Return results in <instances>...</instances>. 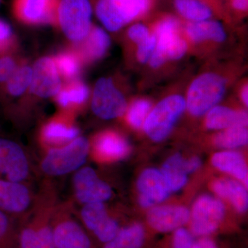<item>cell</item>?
Listing matches in <instances>:
<instances>
[{
    "label": "cell",
    "instance_id": "obj_33",
    "mask_svg": "<svg viewBox=\"0 0 248 248\" xmlns=\"http://www.w3.org/2000/svg\"><path fill=\"white\" fill-rule=\"evenodd\" d=\"M151 104L145 99L135 101L129 108L128 121L129 124L135 128H140L146 120L151 110Z\"/></svg>",
    "mask_w": 248,
    "mask_h": 248
},
{
    "label": "cell",
    "instance_id": "obj_22",
    "mask_svg": "<svg viewBox=\"0 0 248 248\" xmlns=\"http://www.w3.org/2000/svg\"><path fill=\"white\" fill-rule=\"evenodd\" d=\"M213 166L248 184V166L242 155L236 152H220L212 159Z\"/></svg>",
    "mask_w": 248,
    "mask_h": 248
},
{
    "label": "cell",
    "instance_id": "obj_41",
    "mask_svg": "<svg viewBox=\"0 0 248 248\" xmlns=\"http://www.w3.org/2000/svg\"><path fill=\"white\" fill-rule=\"evenodd\" d=\"M232 4L235 9L245 11L248 9V0H232Z\"/></svg>",
    "mask_w": 248,
    "mask_h": 248
},
{
    "label": "cell",
    "instance_id": "obj_25",
    "mask_svg": "<svg viewBox=\"0 0 248 248\" xmlns=\"http://www.w3.org/2000/svg\"><path fill=\"white\" fill-rule=\"evenodd\" d=\"M22 248H55L53 231L48 227H44L38 231L24 230L21 234Z\"/></svg>",
    "mask_w": 248,
    "mask_h": 248
},
{
    "label": "cell",
    "instance_id": "obj_8",
    "mask_svg": "<svg viewBox=\"0 0 248 248\" xmlns=\"http://www.w3.org/2000/svg\"><path fill=\"white\" fill-rule=\"evenodd\" d=\"M127 104L122 93L112 80L101 78L93 92L92 109L94 113L104 120L117 118L126 110Z\"/></svg>",
    "mask_w": 248,
    "mask_h": 248
},
{
    "label": "cell",
    "instance_id": "obj_34",
    "mask_svg": "<svg viewBox=\"0 0 248 248\" xmlns=\"http://www.w3.org/2000/svg\"><path fill=\"white\" fill-rule=\"evenodd\" d=\"M194 241L192 233L184 228L174 231L172 239V248H192Z\"/></svg>",
    "mask_w": 248,
    "mask_h": 248
},
{
    "label": "cell",
    "instance_id": "obj_30",
    "mask_svg": "<svg viewBox=\"0 0 248 248\" xmlns=\"http://www.w3.org/2000/svg\"><path fill=\"white\" fill-rule=\"evenodd\" d=\"M248 141V130L246 126H234L226 128L215 138L217 146L222 148H234L245 146Z\"/></svg>",
    "mask_w": 248,
    "mask_h": 248
},
{
    "label": "cell",
    "instance_id": "obj_14",
    "mask_svg": "<svg viewBox=\"0 0 248 248\" xmlns=\"http://www.w3.org/2000/svg\"><path fill=\"white\" fill-rule=\"evenodd\" d=\"M140 203L144 208L163 202L169 197L170 190L162 172L150 169L143 171L138 179Z\"/></svg>",
    "mask_w": 248,
    "mask_h": 248
},
{
    "label": "cell",
    "instance_id": "obj_29",
    "mask_svg": "<svg viewBox=\"0 0 248 248\" xmlns=\"http://www.w3.org/2000/svg\"><path fill=\"white\" fill-rule=\"evenodd\" d=\"M79 130L76 127L68 126L60 122H50L44 129L43 135L46 141L50 143H64L73 141L78 138Z\"/></svg>",
    "mask_w": 248,
    "mask_h": 248
},
{
    "label": "cell",
    "instance_id": "obj_37",
    "mask_svg": "<svg viewBox=\"0 0 248 248\" xmlns=\"http://www.w3.org/2000/svg\"><path fill=\"white\" fill-rule=\"evenodd\" d=\"M12 29L9 23L0 19V52L9 48L13 42Z\"/></svg>",
    "mask_w": 248,
    "mask_h": 248
},
{
    "label": "cell",
    "instance_id": "obj_11",
    "mask_svg": "<svg viewBox=\"0 0 248 248\" xmlns=\"http://www.w3.org/2000/svg\"><path fill=\"white\" fill-rule=\"evenodd\" d=\"M58 0H14L15 14L29 24L57 23Z\"/></svg>",
    "mask_w": 248,
    "mask_h": 248
},
{
    "label": "cell",
    "instance_id": "obj_12",
    "mask_svg": "<svg viewBox=\"0 0 248 248\" xmlns=\"http://www.w3.org/2000/svg\"><path fill=\"white\" fill-rule=\"evenodd\" d=\"M29 165L25 155L17 143L0 138V173L11 182L25 179Z\"/></svg>",
    "mask_w": 248,
    "mask_h": 248
},
{
    "label": "cell",
    "instance_id": "obj_15",
    "mask_svg": "<svg viewBox=\"0 0 248 248\" xmlns=\"http://www.w3.org/2000/svg\"><path fill=\"white\" fill-rule=\"evenodd\" d=\"M187 208L178 205H164L152 209L148 214V224L155 231L169 232L182 228L190 220Z\"/></svg>",
    "mask_w": 248,
    "mask_h": 248
},
{
    "label": "cell",
    "instance_id": "obj_38",
    "mask_svg": "<svg viewBox=\"0 0 248 248\" xmlns=\"http://www.w3.org/2000/svg\"><path fill=\"white\" fill-rule=\"evenodd\" d=\"M129 37L138 45L143 43L151 36L149 31L146 26L141 24H136L129 29Z\"/></svg>",
    "mask_w": 248,
    "mask_h": 248
},
{
    "label": "cell",
    "instance_id": "obj_40",
    "mask_svg": "<svg viewBox=\"0 0 248 248\" xmlns=\"http://www.w3.org/2000/svg\"><path fill=\"white\" fill-rule=\"evenodd\" d=\"M8 218L6 215L0 210V239L2 237L8 230Z\"/></svg>",
    "mask_w": 248,
    "mask_h": 248
},
{
    "label": "cell",
    "instance_id": "obj_17",
    "mask_svg": "<svg viewBox=\"0 0 248 248\" xmlns=\"http://www.w3.org/2000/svg\"><path fill=\"white\" fill-rule=\"evenodd\" d=\"M30 202L29 190L18 182L0 179V209L19 213L25 210Z\"/></svg>",
    "mask_w": 248,
    "mask_h": 248
},
{
    "label": "cell",
    "instance_id": "obj_1",
    "mask_svg": "<svg viewBox=\"0 0 248 248\" xmlns=\"http://www.w3.org/2000/svg\"><path fill=\"white\" fill-rule=\"evenodd\" d=\"M92 16L90 0H58L57 23L72 42H81L89 35Z\"/></svg>",
    "mask_w": 248,
    "mask_h": 248
},
{
    "label": "cell",
    "instance_id": "obj_21",
    "mask_svg": "<svg viewBox=\"0 0 248 248\" xmlns=\"http://www.w3.org/2000/svg\"><path fill=\"white\" fill-rule=\"evenodd\" d=\"M247 125V112L233 110L226 107L213 108L206 117V126L215 130Z\"/></svg>",
    "mask_w": 248,
    "mask_h": 248
},
{
    "label": "cell",
    "instance_id": "obj_16",
    "mask_svg": "<svg viewBox=\"0 0 248 248\" xmlns=\"http://www.w3.org/2000/svg\"><path fill=\"white\" fill-rule=\"evenodd\" d=\"M202 165L200 158L197 156L186 160L177 154L173 155L164 163L162 168L163 175L170 191L182 188L187 182V175L195 172Z\"/></svg>",
    "mask_w": 248,
    "mask_h": 248
},
{
    "label": "cell",
    "instance_id": "obj_2",
    "mask_svg": "<svg viewBox=\"0 0 248 248\" xmlns=\"http://www.w3.org/2000/svg\"><path fill=\"white\" fill-rule=\"evenodd\" d=\"M148 0H98L95 12L106 29L112 32L145 14Z\"/></svg>",
    "mask_w": 248,
    "mask_h": 248
},
{
    "label": "cell",
    "instance_id": "obj_42",
    "mask_svg": "<svg viewBox=\"0 0 248 248\" xmlns=\"http://www.w3.org/2000/svg\"><path fill=\"white\" fill-rule=\"evenodd\" d=\"M248 86H245L244 89H243L242 92H241V97H242L243 102L246 106H248Z\"/></svg>",
    "mask_w": 248,
    "mask_h": 248
},
{
    "label": "cell",
    "instance_id": "obj_39",
    "mask_svg": "<svg viewBox=\"0 0 248 248\" xmlns=\"http://www.w3.org/2000/svg\"><path fill=\"white\" fill-rule=\"evenodd\" d=\"M192 248H218V247L213 240L204 236L194 243Z\"/></svg>",
    "mask_w": 248,
    "mask_h": 248
},
{
    "label": "cell",
    "instance_id": "obj_7",
    "mask_svg": "<svg viewBox=\"0 0 248 248\" xmlns=\"http://www.w3.org/2000/svg\"><path fill=\"white\" fill-rule=\"evenodd\" d=\"M224 215L225 207L221 201L211 196H202L192 209L191 233L202 237L213 234L221 225Z\"/></svg>",
    "mask_w": 248,
    "mask_h": 248
},
{
    "label": "cell",
    "instance_id": "obj_6",
    "mask_svg": "<svg viewBox=\"0 0 248 248\" xmlns=\"http://www.w3.org/2000/svg\"><path fill=\"white\" fill-rule=\"evenodd\" d=\"M89 143L77 138L66 146L50 150L42 162V169L50 175H62L78 169L86 161Z\"/></svg>",
    "mask_w": 248,
    "mask_h": 248
},
{
    "label": "cell",
    "instance_id": "obj_18",
    "mask_svg": "<svg viewBox=\"0 0 248 248\" xmlns=\"http://www.w3.org/2000/svg\"><path fill=\"white\" fill-rule=\"evenodd\" d=\"M55 248H91V241L79 225L73 221L60 223L53 231Z\"/></svg>",
    "mask_w": 248,
    "mask_h": 248
},
{
    "label": "cell",
    "instance_id": "obj_9",
    "mask_svg": "<svg viewBox=\"0 0 248 248\" xmlns=\"http://www.w3.org/2000/svg\"><path fill=\"white\" fill-rule=\"evenodd\" d=\"M30 86L31 92L40 97H50L58 94L61 89V79L53 60L42 58L36 62Z\"/></svg>",
    "mask_w": 248,
    "mask_h": 248
},
{
    "label": "cell",
    "instance_id": "obj_10",
    "mask_svg": "<svg viewBox=\"0 0 248 248\" xmlns=\"http://www.w3.org/2000/svg\"><path fill=\"white\" fill-rule=\"evenodd\" d=\"M76 196L82 203H102L112 195L110 186L97 177L94 170L84 168L74 177Z\"/></svg>",
    "mask_w": 248,
    "mask_h": 248
},
{
    "label": "cell",
    "instance_id": "obj_24",
    "mask_svg": "<svg viewBox=\"0 0 248 248\" xmlns=\"http://www.w3.org/2000/svg\"><path fill=\"white\" fill-rule=\"evenodd\" d=\"M186 32L191 40L195 42L204 40L223 42L226 37L223 26L216 21L204 20L190 23L186 28Z\"/></svg>",
    "mask_w": 248,
    "mask_h": 248
},
{
    "label": "cell",
    "instance_id": "obj_13",
    "mask_svg": "<svg viewBox=\"0 0 248 248\" xmlns=\"http://www.w3.org/2000/svg\"><path fill=\"white\" fill-rule=\"evenodd\" d=\"M85 225L102 242L111 241L118 234V223L108 216L102 203H87L81 212Z\"/></svg>",
    "mask_w": 248,
    "mask_h": 248
},
{
    "label": "cell",
    "instance_id": "obj_27",
    "mask_svg": "<svg viewBox=\"0 0 248 248\" xmlns=\"http://www.w3.org/2000/svg\"><path fill=\"white\" fill-rule=\"evenodd\" d=\"M56 95L57 101L62 107L80 105L89 97V90L84 83L76 81L60 89Z\"/></svg>",
    "mask_w": 248,
    "mask_h": 248
},
{
    "label": "cell",
    "instance_id": "obj_32",
    "mask_svg": "<svg viewBox=\"0 0 248 248\" xmlns=\"http://www.w3.org/2000/svg\"><path fill=\"white\" fill-rule=\"evenodd\" d=\"M54 62L60 74L66 79H73L79 75L81 66L79 55L70 52L62 53Z\"/></svg>",
    "mask_w": 248,
    "mask_h": 248
},
{
    "label": "cell",
    "instance_id": "obj_28",
    "mask_svg": "<svg viewBox=\"0 0 248 248\" xmlns=\"http://www.w3.org/2000/svg\"><path fill=\"white\" fill-rule=\"evenodd\" d=\"M144 240V228L139 223L120 230L113 239L118 248H141Z\"/></svg>",
    "mask_w": 248,
    "mask_h": 248
},
{
    "label": "cell",
    "instance_id": "obj_26",
    "mask_svg": "<svg viewBox=\"0 0 248 248\" xmlns=\"http://www.w3.org/2000/svg\"><path fill=\"white\" fill-rule=\"evenodd\" d=\"M174 6L181 16L192 22L207 20L212 16L210 8L200 0H174Z\"/></svg>",
    "mask_w": 248,
    "mask_h": 248
},
{
    "label": "cell",
    "instance_id": "obj_36",
    "mask_svg": "<svg viewBox=\"0 0 248 248\" xmlns=\"http://www.w3.org/2000/svg\"><path fill=\"white\" fill-rule=\"evenodd\" d=\"M17 68L14 59L9 56L0 58V83L7 82Z\"/></svg>",
    "mask_w": 248,
    "mask_h": 248
},
{
    "label": "cell",
    "instance_id": "obj_23",
    "mask_svg": "<svg viewBox=\"0 0 248 248\" xmlns=\"http://www.w3.org/2000/svg\"><path fill=\"white\" fill-rule=\"evenodd\" d=\"M96 149L103 157L120 159L130 152V146L125 139L114 133L103 134L96 141Z\"/></svg>",
    "mask_w": 248,
    "mask_h": 248
},
{
    "label": "cell",
    "instance_id": "obj_20",
    "mask_svg": "<svg viewBox=\"0 0 248 248\" xmlns=\"http://www.w3.org/2000/svg\"><path fill=\"white\" fill-rule=\"evenodd\" d=\"M79 57L87 61H93L102 58L107 53L110 45L108 35L102 29L92 27L89 35L81 41Z\"/></svg>",
    "mask_w": 248,
    "mask_h": 248
},
{
    "label": "cell",
    "instance_id": "obj_19",
    "mask_svg": "<svg viewBox=\"0 0 248 248\" xmlns=\"http://www.w3.org/2000/svg\"><path fill=\"white\" fill-rule=\"evenodd\" d=\"M213 189L219 197L229 201L239 213L247 210L248 192L242 184L232 179H221L213 183Z\"/></svg>",
    "mask_w": 248,
    "mask_h": 248
},
{
    "label": "cell",
    "instance_id": "obj_31",
    "mask_svg": "<svg viewBox=\"0 0 248 248\" xmlns=\"http://www.w3.org/2000/svg\"><path fill=\"white\" fill-rule=\"evenodd\" d=\"M32 68L29 66L17 67L6 82L8 92L13 96L21 95L30 86L32 80Z\"/></svg>",
    "mask_w": 248,
    "mask_h": 248
},
{
    "label": "cell",
    "instance_id": "obj_4",
    "mask_svg": "<svg viewBox=\"0 0 248 248\" xmlns=\"http://www.w3.org/2000/svg\"><path fill=\"white\" fill-rule=\"evenodd\" d=\"M186 106L182 96L172 95L160 102L150 112L144 122V130L155 141L167 138Z\"/></svg>",
    "mask_w": 248,
    "mask_h": 248
},
{
    "label": "cell",
    "instance_id": "obj_3",
    "mask_svg": "<svg viewBox=\"0 0 248 248\" xmlns=\"http://www.w3.org/2000/svg\"><path fill=\"white\" fill-rule=\"evenodd\" d=\"M226 90L224 79L206 73L199 77L191 84L187 93V109L195 116L203 115L221 100Z\"/></svg>",
    "mask_w": 248,
    "mask_h": 248
},
{
    "label": "cell",
    "instance_id": "obj_35",
    "mask_svg": "<svg viewBox=\"0 0 248 248\" xmlns=\"http://www.w3.org/2000/svg\"><path fill=\"white\" fill-rule=\"evenodd\" d=\"M156 38L155 34L151 35L144 42L138 45V57L139 60L145 63L151 59L156 46Z\"/></svg>",
    "mask_w": 248,
    "mask_h": 248
},
{
    "label": "cell",
    "instance_id": "obj_5",
    "mask_svg": "<svg viewBox=\"0 0 248 248\" xmlns=\"http://www.w3.org/2000/svg\"><path fill=\"white\" fill-rule=\"evenodd\" d=\"M178 29L179 24L173 17L165 18L156 26V46L150 59L153 68H157L169 60H179L185 55L187 45L179 37Z\"/></svg>",
    "mask_w": 248,
    "mask_h": 248
}]
</instances>
